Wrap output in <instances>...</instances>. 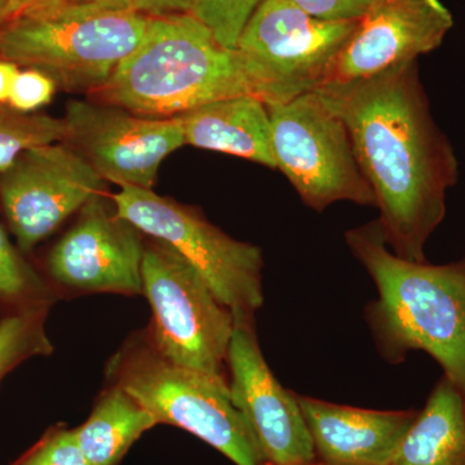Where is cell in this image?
Listing matches in <instances>:
<instances>
[{
  "label": "cell",
  "instance_id": "cell-13",
  "mask_svg": "<svg viewBox=\"0 0 465 465\" xmlns=\"http://www.w3.org/2000/svg\"><path fill=\"white\" fill-rule=\"evenodd\" d=\"M256 317H234L229 345V397L249 425L262 464L304 465L317 460L296 393L287 391L266 363Z\"/></svg>",
  "mask_w": 465,
  "mask_h": 465
},
{
  "label": "cell",
  "instance_id": "cell-7",
  "mask_svg": "<svg viewBox=\"0 0 465 465\" xmlns=\"http://www.w3.org/2000/svg\"><path fill=\"white\" fill-rule=\"evenodd\" d=\"M119 215L145 237L163 242L206 281L234 317H256L264 304L260 247L234 240L197 208L153 189L122 186L112 197Z\"/></svg>",
  "mask_w": 465,
  "mask_h": 465
},
{
  "label": "cell",
  "instance_id": "cell-9",
  "mask_svg": "<svg viewBox=\"0 0 465 465\" xmlns=\"http://www.w3.org/2000/svg\"><path fill=\"white\" fill-rule=\"evenodd\" d=\"M358 21H326L287 0H264L237 48L252 67L266 105L282 104L326 84Z\"/></svg>",
  "mask_w": 465,
  "mask_h": 465
},
{
  "label": "cell",
  "instance_id": "cell-26",
  "mask_svg": "<svg viewBox=\"0 0 465 465\" xmlns=\"http://www.w3.org/2000/svg\"><path fill=\"white\" fill-rule=\"evenodd\" d=\"M198 0H134V11L148 17L191 14Z\"/></svg>",
  "mask_w": 465,
  "mask_h": 465
},
{
  "label": "cell",
  "instance_id": "cell-22",
  "mask_svg": "<svg viewBox=\"0 0 465 465\" xmlns=\"http://www.w3.org/2000/svg\"><path fill=\"white\" fill-rule=\"evenodd\" d=\"M264 0H198L191 15L228 50H235L244 27Z\"/></svg>",
  "mask_w": 465,
  "mask_h": 465
},
{
  "label": "cell",
  "instance_id": "cell-25",
  "mask_svg": "<svg viewBox=\"0 0 465 465\" xmlns=\"http://www.w3.org/2000/svg\"><path fill=\"white\" fill-rule=\"evenodd\" d=\"M311 16L326 21H357L374 0H287Z\"/></svg>",
  "mask_w": 465,
  "mask_h": 465
},
{
  "label": "cell",
  "instance_id": "cell-24",
  "mask_svg": "<svg viewBox=\"0 0 465 465\" xmlns=\"http://www.w3.org/2000/svg\"><path fill=\"white\" fill-rule=\"evenodd\" d=\"M57 87L56 81L43 70L24 67L18 70L7 104L18 112L38 113L51 103Z\"/></svg>",
  "mask_w": 465,
  "mask_h": 465
},
{
  "label": "cell",
  "instance_id": "cell-10",
  "mask_svg": "<svg viewBox=\"0 0 465 465\" xmlns=\"http://www.w3.org/2000/svg\"><path fill=\"white\" fill-rule=\"evenodd\" d=\"M76 215L74 224L45 259L42 274L58 298L91 293L143 295V232L119 215L114 202L104 193Z\"/></svg>",
  "mask_w": 465,
  "mask_h": 465
},
{
  "label": "cell",
  "instance_id": "cell-20",
  "mask_svg": "<svg viewBox=\"0 0 465 465\" xmlns=\"http://www.w3.org/2000/svg\"><path fill=\"white\" fill-rule=\"evenodd\" d=\"M64 119L43 113H23L8 104H0V171L36 146L65 142Z\"/></svg>",
  "mask_w": 465,
  "mask_h": 465
},
{
  "label": "cell",
  "instance_id": "cell-29",
  "mask_svg": "<svg viewBox=\"0 0 465 465\" xmlns=\"http://www.w3.org/2000/svg\"><path fill=\"white\" fill-rule=\"evenodd\" d=\"M73 3L94 5L112 11H134V0H67Z\"/></svg>",
  "mask_w": 465,
  "mask_h": 465
},
{
  "label": "cell",
  "instance_id": "cell-6",
  "mask_svg": "<svg viewBox=\"0 0 465 465\" xmlns=\"http://www.w3.org/2000/svg\"><path fill=\"white\" fill-rule=\"evenodd\" d=\"M142 280L152 308L150 344L171 362L228 382L231 309L179 253L154 238L145 240Z\"/></svg>",
  "mask_w": 465,
  "mask_h": 465
},
{
  "label": "cell",
  "instance_id": "cell-12",
  "mask_svg": "<svg viewBox=\"0 0 465 465\" xmlns=\"http://www.w3.org/2000/svg\"><path fill=\"white\" fill-rule=\"evenodd\" d=\"M67 145L104 182L153 189L162 162L185 145L180 116L152 118L121 106L73 100L64 118Z\"/></svg>",
  "mask_w": 465,
  "mask_h": 465
},
{
  "label": "cell",
  "instance_id": "cell-4",
  "mask_svg": "<svg viewBox=\"0 0 465 465\" xmlns=\"http://www.w3.org/2000/svg\"><path fill=\"white\" fill-rule=\"evenodd\" d=\"M149 17L65 2L0 29V57L50 74L72 92L100 90L143 41Z\"/></svg>",
  "mask_w": 465,
  "mask_h": 465
},
{
  "label": "cell",
  "instance_id": "cell-18",
  "mask_svg": "<svg viewBox=\"0 0 465 465\" xmlns=\"http://www.w3.org/2000/svg\"><path fill=\"white\" fill-rule=\"evenodd\" d=\"M157 425L130 393L105 382L90 416L74 432L88 465H119L134 442Z\"/></svg>",
  "mask_w": 465,
  "mask_h": 465
},
{
  "label": "cell",
  "instance_id": "cell-19",
  "mask_svg": "<svg viewBox=\"0 0 465 465\" xmlns=\"http://www.w3.org/2000/svg\"><path fill=\"white\" fill-rule=\"evenodd\" d=\"M45 275L39 273L25 255L12 243L0 222V316L24 312H50L57 302Z\"/></svg>",
  "mask_w": 465,
  "mask_h": 465
},
{
  "label": "cell",
  "instance_id": "cell-21",
  "mask_svg": "<svg viewBox=\"0 0 465 465\" xmlns=\"http://www.w3.org/2000/svg\"><path fill=\"white\" fill-rule=\"evenodd\" d=\"M50 312L34 311L0 316V384L27 360L54 353L45 322Z\"/></svg>",
  "mask_w": 465,
  "mask_h": 465
},
{
  "label": "cell",
  "instance_id": "cell-27",
  "mask_svg": "<svg viewBox=\"0 0 465 465\" xmlns=\"http://www.w3.org/2000/svg\"><path fill=\"white\" fill-rule=\"evenodd\" d=\"M65 2L67 0H15L14 5H12L9 21L18 17L29 16V15L41 14V12L48 11V9L58 7Z\"/></svg>",
  "mask_w": 465,
  "mask_h": 465
},
{
  "label": "cell",
  "instance_id": "cell-5",
  "mask_svg": "<svg viewBox=\"0 0 465 465\" xmlns=\"http://www.w3.org/2000/svg\"><path fill=\"white\" fill-rule=\"evenodd\" d=\"M105 382L121 387L154 416L198 437L235 465H262L249 425L232 406L228 382L180 366L159 354L145 330L110 356Z\"/></svg>",
  "mask_w": 465,
  "mask_h": 465
},
{
  "label": "cell",
  "instance_id": "cell-30",
  "mask_svg": "<svg viewBox=\"0 0 465 465\" xmlns=\"http://www.w3.org/2000/svg\"><path fill=\"white\" fill-rule=\"evenodd\" d=\"M14 2L15 0H0V29L9 21Z\"/></svg>",
  "mask_w": 465,
  "mask_h": 465
},
{
  "label": "cell",
  "instance_id": "cell-28",
  "mask_svg": "<svg viewBox=\"0 0 465 465\" xmlns=\"http://www.w3.org/2000/svg\"><path fill=\"white\" fill-rule=\"evenodd\" d=\"M20 66L0 57V104H7L12 84L16 78Z\"/></svg>",
  "mask_w": 465,
  "mask_h": 465
},
{
  "label": "cell",
  "instance_id": "cell-31",
  "mask_svg": "<svg viewBox=\"0 0 465 465\" xmlns=\"http://www.w3.org/2000/svg\"><path fill=\"white\" fill-rule=\"evenodd\" d=\"M262 465H272V464L264 463ZM304 465H326V464L321 463V461L316 460V461H313V463H308V464H304Z\"/></svg>",
  "mask_w": 465,
  "mask_h": 465
},
{
  "label": "cell",
  "instance_id": "cell-2",
  "mask_svg": "<svg viewBox=\"0 0 465 465\" xmlns=\"http://www.w3.org/2000/svg\"><path fill=\"white\" fill-rule=\"evenodd\" d=\"M345 241L378 289L365 317L382 360L400 365L410 351H425L465 397V258L443 265L401 259L378 220L349 229Z\"/></svg>",
  "mask_w": 465,
  "mask_h": 465
},
{
  "label": "cell",
  "instance_id": "cell-3",
  "mask_svg": "<svg viewBox=\"0 0 465 465\" xmlns=\"http://www.w3.org/2000/svg\"><path fill=\"white\" fill-rule=\"evenodd\" d=\"M94 94L101 103L152 118L182 115L240 94L262 100L246 58L223 47L191 14L149 17L136 50Z\"/></svg>",
  "mask_w": 465,
  "mask_h": 465
},
{
  "label": "cell",
  "instance_id": "cell-23",
  "mask_svg": "<svg viewBox=\"0 0 465 465\" xmlns=\"http://www.w3.org/2000/svg\"><path fill=\"white\" fill-rule=\"evenodd\" d=\"M11 465H88L76 440L74 428L57 423Z\"/></svg>",
  "mask_w": 465,
  "mask_h": 465
},
{
  "label": "cell",
  "instance_id": "cell-17",
  "mask_svg": "<svg viewBox=\"0 0 465 465\" xmlns=\"http://www.w3.org/2000/svg\"><path fill=\"white\" fill-rule=\"evenodd\" d=\"M391 465H465V397L445 375L434 385Z\"/></svg>",
  "mask_w": 465,
  "mask_h": 465
},
{
  "label": "cell",
  "instance_id": "cell-16",
  "mask_svg": "<svg viewBox=\"0 0 465 465\" xmlns=\"http://www.w3.org/2000/svg\"><path fill=\"white\" fill-rule=\"evenodd\" d=\"M185 143L277 168L272 145L271 115L253 94L213 101L179 115Z\"/></svg>",
  "mask_w": 465,
  "mask_h": 465
},
{
  "label": "cell",
  "instance_id": "cell-11",
  "mask_svg": "<svg viewBox=\"0 0 465 465\" xmlns=\"http://www.w3.org/2000/svg\"><path fill=\"white\" fill-rule=\"evenodd\" d=\"M104 180L66 143L21 153L0 171V206L24 255L104 193Z\"/></svg>",
  "mask_w": 465,
  "mask_h": 465
},
{
  "label": "cell",
  "instance_id": "cell-15",
  "mask_svg": "<svg viewBox=\"0 0 465 465\" xmlns=\"http://www.w3.org/2000/svg\"><path fill=\"white\" fill-rule=\"evenodd\" d=\"M296 399L317 460L326 465H391L419 412L358 409L298 393Z\"/></svg>",
  "mask_w": 465,
  "mask_h": 465
},
{
  "label": "cell",
  "instance_id": "cell-1",
  "mask_svg": "<svg viewBox=\"0 0 465 465\" xmlns=\"http://www.w3.org/2000/svg\"><path fill=\"white\" fill-rule=\"evenodd\" d=\"M316 92L347 127L385 243L401 259L428 262L425 247L445 219L459 163L430 112L418 61Z\"/></svg>",
  "mask_w": 465,
  "mask_h": 465
},
{
  "label": "cell",
  "instance_id": "cell-8",
  "mask_svg": "<svg viewBox=\"0 0 465 465\" xmlns=\"http://www.w3.org/2000/svg\"><path fill=\"white\" fill-rule=\"evenodd\" d=\"M266 106L275 164L305 206L317 213L342 201L376 207L344 122L316 91Z\"/></svg>",
  "mask_w": 465,
  "mask_h": 465
},
{
  "label": "cell",
  "instance_id": "cell-14",
  "mask_svg": "<svg viewBox=\"0 0 465 465\" xmlns=\"http://www.w3.org/2000/svg\"><path fill=\"white\" fill-rule=\"evenodd\" d=\"M452 26L454 17L440 0H374L324 84L362 81L418 61L436 51Z\"/></svg>",
  "mask_w": 465,
  "mask_h": 465
}]
</instances>
